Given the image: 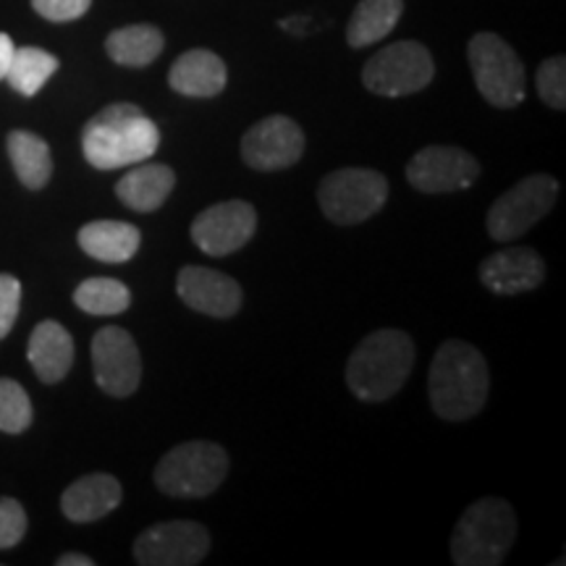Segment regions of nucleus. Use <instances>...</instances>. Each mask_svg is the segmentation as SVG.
Segmentation results:
<instances>
[{
	"mask_svg": "<svg viewBox=\"0 0 566 566\" xmlns=\"http://www.w3.org/2000/svg\"><path fill=\"white\" fill-rule=\"evenodd\" d=\"M158 147V124L134 103L105 105L82 129L84 160L97 171L137 166L153 158Z\"/></svg>",
	"mask_w": 566,
	"mask_h": 566,
	"instance_id": "nucleus-1",
	"label": "nucleus"
},
{
	"mask_svg": "<svg viewBox=\"0 0 566 566\" xmlns=\"http://www.w3.org/2000/svg\"><path fill=\"white\" fill-rule=\"evenodd\" d=\"M491 373L475 346L451 338L436 352L428 375V396L441 420L462 422L485 407Z\"/></svg>",
	"mask_w": 566,
	"mask_h": 566,
	"instance_id": "nucleus-2",
	"label": "nucleus"
},
{
	"mask_svg": "<svg viewBox=\"0 0 566 566\" xmlns=\"http://www.w3.org/2000/svg\"><path fill=\"white\" fill-rule=\"evenodd\" d=\"M415 367V342L399 328H380L359 342L346 363V386L365 405L388 401Z\"/></svg>",
	"mask_w": 566,
	"mask_h": 566,
	"instance_id": "nucleus-3",
	"label": "nucleus"
},
{
	"mask_svg": "<svg viewBox=\"0 0 566 566\" xmlns=\"http://www.w3.org/2000/svg\"><path fill=\"white\" fill-rule=\"evenodd\" d=\"M516 537L514 509L504 499H480L467 506L451 533V562L457 566L504 564Z\"/></svg>",
	"mask_w": 566,
	"mask_h": 566,
	"instance_id": "nucleus-4",
	"label": "nucleus"
},
{
	"mask_svg": "<svg viewBox=\"0 0 566 566\" xmlns=\"http://www.w3.org/2000/svg\"><path fill=\"white\" fill-rule=\"evenodd\" d=\"M229 475V454L210 441L174 446L155 467V485L171 499H205L216 493Z\"/></svg>",
	"mask_w": 566,
	"mask_h": 566,
	"instance_id": "nucleus-5",
	"label": "nucleus"
},
{
	"mask_svg": "<svg viewBox=\"0 0 566 566\" xmlns=\"http://www.w3.org/2000/svg\"><path fill=\"white\" fill-rule=\"evenodd\" d=\"M467 61H470L480 95L493 108H516L525 101V66L504 38L493 32H478L467 45Z\"/></svg>",
	"mask_w": 566,
	"mask_h": 566,
	"instance_id": "nucleus-6",
	"label": "nucleus"
},
{
	"mask_svg": "<svg viewBox=\"0 0 566 566\" xmlns=\"http://www.w3.org/2000/svg\"><path fill=\"white\" fill-rule=\"evenodd\" d=\"M388 200V179L373 168H338L317 187V205L336 226H357L380 212Z\"/></svg>",
	"mask_w": 566,
	"mask_h": 566,
	"instance_id": "nucleus-7",
	"label": "nucleus"
},
{
	"mask_svg": "<svg viewBox=\"0 0 566 566\" xmlns=\"http://www.w3.org/2000/svg\"><path fill=\"white\" fill-rule=\"evenodd\" d=\"M558 200V181L548 174H535L514 184L488 210L485 229L493 242H514L525 237L537 221L554 210Z\"/></svg>",
	"mask_w": 566,
	"mask_h": 566,
	"instance_id": "nucleus-8",
	"label": "nucleus"
},
{
	"mask_svg": "<svg viewBox=\"0 0 566 566\" xmlns=\"http://www.w3.org/2000/svg\"><path fill=\"white\" fill-rule=\"evenodd\" d=\"M433 76V55L417 40L391 42L384 51L375 53L363 69V84L380 97L415 95L428 87Z\"/></svg>",
	"mask_w": 566,
	"mask_h": 566,
	"instance_id": "nucleus-9",
	"label": "nucleus"
},
{
	"mask_svg": "<svg viewBox=\"0 0 566 566\" xmlns=\"http://www.w3.org/2000/svg\"><path fill=\"white\" fill-rule=\"evenodd\" d=\"M210 551V533L200 522H160L134 541V562L139 566H195Z\"/></svg>",
	"mask_w": 566,
	"mask_h": 566,
	"instance_id": "nucleus-10",
	"label": "nucleus"
},
{
	"mask_svg": "<svg viewBox=\"0 0 566 566\" xmlns=\"http://www.w3.org/2000/svg\"><path fill=\"white\" fill-rule=\"evenodd\" d=\"M92 373L108 396L126 399L139 388L142 354L129 331L105 325L92 338Z\"/></svg>",
	"mask_w": 566,
	"mask_h": 566,
	"instance_id": "nucleus-11",
	"label": "nucleus"
},
{
	"mask_svg": "<svg viewBox=\"0 0 566 566\" xmlns=\"http://www.w3.org/2000/svg\"><path fill=\"white\" fill-rule=\"evenodd\" d=\"M480 176L478 160L462 147L430 145L409 160L407 179L422 195H449L472 187Z\"/></svg>",
	"mask_w": 566,
	"mask_h": 566,
	"instance_id": "nucleus-12",
	"label": "nucleus"
},
{
	"mask_svg": "<svg viewBox=\"0 0 566 566\" xmlns=\"http://www.w3.org/2000/svg\"><path fill=\"white\" fill-rule=\"evenodd\" d=\"M302 126L289 116H268L247 129L242 137V160L254 171H283L302 160L304 155Z\"/></svg>",
	"mask_w": 566,
	"mask_h": 566,
	"instance_id": "nucleus-13",
	"label": "nucleus"
},
{
	"mask_svg": "<svg viewBox=\"0 0 566 566\" xmlns=\"http://www.w3.org/2000/svg\"><path fill=\"white\" fill-rule=\"evenodd\" d=\"M258 231V210L244 200H229L202 210L192 221V242L210 258H226Z\"/></svg>",
	"mask_w": 566,
	"mask_h": 566,
	"instance_id": "nucleus-14",
	"label": "nucleus"
},
{
	"mask_svg": "<svg viewBox=\"0 0 566 566\" xmlns=\"http://www.w3.org/2000/svg\"><path fill=\"white\" fill-rule=\"evenodd\" d=\"M176 294L189 310L218 317V321L237 315L244 300L242 286L231 275L202 265L181 268L176 279Z\"/></svg>",
	"mask_w": 566,
	"mask_h": 566,
	"instance_id": "nucleus-15",
	"label": "nucleus"
},
{
	"mask_svg": "<svg viewBox=\"0 0 566 566\" xmlns=\"http://www.w3.org/2000/svg\"><path fill=\"white\" fill-rule=\"evenodd\" d=\"M546 279V263L530 247H506L493 252L480 265V281L488 292L501 296H514L533 292Z\"/></svg>",
	"mask_w": 566,
	"mask_h": 566,
	"instance_id": "nucleus-16",
	"label": "nucleus"
},
{
	"mask_svg": "<svg viewBox=\"0 0 566 566\" xmlns=\"http://www.w3.org/2000/svg\"><path fill=\"white\" fill-rule=\"evenodd\" d=\"M122 499V483L113 475H105V472H95V475L80 478L63 491L61 512L66 520L87 525V522H97L111 512H116Z\"/></svg>",
	"mask_w": 566,
	"mask_h": 566,
	"instance_id": "nucleus-17",
	"label": "nucleus"
},
{
	"mask_svg": "<svg viewBox=\"0 0 566 566\" xmlns=\"http://www.w3.org/2000/svg\"><path fill=\"white\" fill-rule=\"evenodd\" d=\"M229 69L218 53L195 48L181 53L168 71V84L184 97H216L226 90Z\"/></svg>",
	"mask_w": 566,
	"mask_h": 566,
	"instance_id": "nucleus-18",
	"label": "nucleus"
},
{
	"mask_svg": "<svg viewBox=\"0 0 566 566\" xmlns=\"http://www.w3.org/2000/svg\"><path fill=\"white\" fill-rule=\"evenodd\" d=\"M27 357L42 384L55 386L66 378L74 365V338L61 323L42 321L34 325Z\"/></svg>",
	"mask_w": 566,
	"mask_h": 566,
	"instance_id": "nucleus-19",
	"label": "nucleus"
},
{
	"mask_svg": "<svg viewBox=\"0 0 566 566\" xmlns=\"http://www.w3.org/2000/svg\"><path fill=\"white\" fill-rule=\"evenodd\" d=\"M176 187V174L163 163H142L116 184V197L134 212H155Z\"/></svg>",
	"mask_w": 566,
	"mask_h": 566,
	"instance_id": "nucleus-20",
	"label": "nucleus"
},
{
	"mask_svg": "<svg viewBox=\"0 0 566 566\" xmlns=\"http://www.w3.org/2000/svg\"><path fill=\"white\" fill-rule=\"evenodd\" d=\"M80 247L97 263L124 265L137 258L142 233L137 226L124 221H92L80 229Z\"/></svg>",
	"mask_w": 566,
	"mask_h": 566,
	"instance_id": "nucleus-21",
	"label": "nucleus"
},
{
	"mask_svg": "<svg viewBox=\"0 0 566 566\" xmlns=\"http://www.w3.org/2000/svg\"><path fill=\"white\" fill-rule=\"evenodd\" d=\"M6 150H9L11 166L17 171L19 181L24 184L27 189L38 192V189L45 187L53 176V155L51 145L45 139L38 137V134L13 129L6 139Z\"/></svg>",
	"mask_w": 566,
	"mask_h": 566,
	"instance_id": "nucleus-22",
	"label": "nucleus"
},
{
	"mask_svg": "<svg viewBox=\"0 0 566 566\" xmlns=\"http://www.w3.org/2000/svg\"><path fill=\"white\" fill-rule=\"evenodd\" d=\"M166 48V38L158 27L153 24H129L122 30L111 32L105 40V53L113 63L126 69H145L153 61H158V55Z\"/></svg>",
	"mask_w": 566,
	"mask_h": 566,
	"instance_id": "nucleus-23",
	"label": "nucleus"
},
{
	"mask_svg": "<svg viewBox=\"0 0 566 566\" xmlns=\"http://www.w3.org/2000/svg\"><path fill=\"white\" fill-rule=\"evenodd\" d=\"M405 0H359L349 24H346V42L352 48H367L386 40L396 30Z\"/></svg>",
	"mask_w": 566,
	"mask_h": 566,
	"instance_id": "nucleus-24",
	"label": "nucleus"
},
{
	"mask_svg": "<svg viewBox=\"0 0 566 566\" xmlns=\"http://www.w3.org/2000/svg\"><path fill=\"white\" fill-rule=\"evenodd\" d=\"M59 59H55L53 53L42 51V48H17L6 80H9V84L19 92V95L34 97L42 87H45L55 71H59Z\"/></svg>",
	"mask_w": 566,
	"mask_h": 566,
	"instance_id": "nucleus-25",
	"label": "nucleus"
},
{
	"mask_svg": "<svg viewBox=\"0 0 566 566\" xmlns=\"http://www.w3.org/2000/svg\"><path fill=\"white\" fill-rule=\"evenodd\" d=\"M74 304L87 315L111 317L129 310L132 292L129 286L116 279H87L76 286Z\"/></svg>",
	"mask_w": 566,
	"mask_h": 566,
	"instance_id": "nucleus-26",
	"label": "nucleus"
},
{
	"mask_svg": "<svg viewBox=\"0 0 566 566\" xmlns=\"http://www.w3.org/2000/svg\"><path fill=\"white\" fill-rule=\"evenodd\" d=\"M34 409L27 388L11 378H0V430L19 436L30 428Z\"/></svg>",
	"mask_w": 566,
	"mask_h": 566,
	"instance_id": "nucleus-27",
	"label": "nucleus"
},
{
	"mask_svg": "<svg viewBox=\"0 0 566 566\" xmlns=\"http://www.w3.org/2000/svg\"><path fill=\"white\" fill-rule=\"evenodd\" d=\"M537 95L541 101L554 111L566 108V59L564 55H554L537 66L535 74Z\"/></svg>",
	"mask_w": 566,
	"mask_h": 566,
	"instance_id": "nucleus-28",
	"label": "nucleus"
},
{
	"mask_svg": "<svg viewBox=\"0 0 566 566\" xmlns=\"http://www.w3.org/2000/svg\"><path fill=\"white\" fill-rule=\"evenodd\" d=\"M27 535V512L17 499H0V551L19 546Z\"/></svg>",
	"mask_w": 566,
	"mask_h": 566,
	"instance_id": "nucleus-29",
	"label": "nucleus"
},
{
	"mask_svg": "<svg viewBox=\"0 0 566 566\" xmlns=\"http://www.w3.org/2000/svg\"><path fill=\"white\" fill-rule=\"evenodd\" d=\"M21 310V283L9 273H0V342L11 334Z\"/></svg>",
	"mask_w": 566,
	"mask_h": 566,
	"instance_id": "nucleus-30",
	"label": "nucleus"
},
{
	"mask_svg": "<svg viewBox=\"0 0 566 566\" xmlns=\"http://www.w3.org/2000/svg\"><path fill=\"white\" fill-rule=\"evenodd\" d=\"M92 0H32V9L42 19L55 21V24H66V21L82 19L90 11Z\"/></svg>",
	"mask_w": 566,
	"mask_h": 566,
	"instance_id": "nucleus-31",
	"label": "nucleus"
},
{
	"mask_svg": "<svg viewBox=\"0 0 566 566\" xmlns=\"http://www.w3.org/2000/svg\"><path fill=\"white\" fill-rule=\"evenodd\" d=\"M13 51H17V45H13V40H11L6 32H0V82H3L6 74H9Z\"/></svg>",
	"mask_w": 566,
	"mask_h": 566,
	"instance_id": "nucleus-32",
	"label": "nucleus"
},
{
	"mask_svg": "<svg viewBox=\"0 0 566 566\" xmlns=\"http://www.w3.org/2000/svg\"><path fill=\"white\" fill-rule=\"evenodd\" d=\"M55 564H59V566H92L95 562H92V558L84 556V554H63Z\"/></svg>",
	"mask_w": 566,
	"mask_h": 566,
	"instance_id": "nucleus-33",
	"label": "nucleus"
}]
</instances>
